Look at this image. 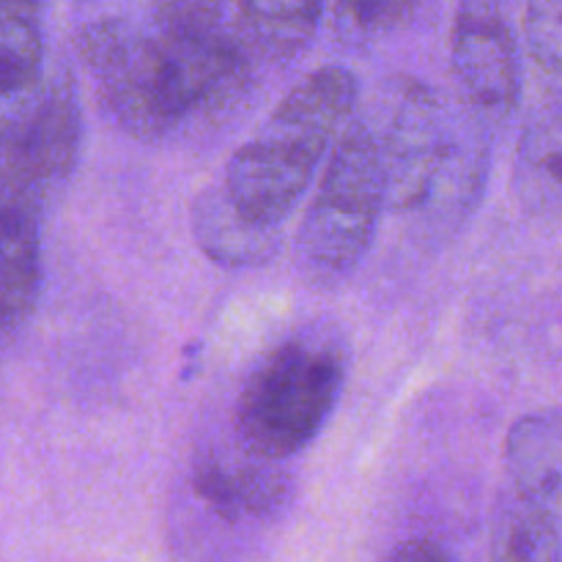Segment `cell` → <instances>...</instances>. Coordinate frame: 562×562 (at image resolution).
Wrapping results in <instances>:
<instances>
[{
	"label": "cell",
	"instance_id": "16",
	"mask_svg": "<svg viewBox=\"0 0 562 562\" xmlns=\"http://www.w3.org/2000/svg\"><path fill=\"white\" fill-rule=\"evenodd\" d=\"M492 562H562V530L516 492L494 510Z\"/></svg>",
	"mask_w": 562,
	"mask_h": 562
},
{
	"label": "cell",
	"instance_id": "7",
	"mask_svg": "<svg viewBox=\"0 0 562 562\" xmlns=\"http://www.w3.org/2000/svg\"><path fill=\"white\" fill-rule=\"evenodd\" d=\"M450 69L461 102L499 132L521 104V58L503 0H461L450 27Z\"/></svg>",
	"mask_w": 562,
	"mask_h": 562
},
{
	"label": "cell",
	"instance_id": "18",
	"mask_svg": "<svg viewBox=\"0 0 562 562\" xmlns=\"http://www.w3.org/2000/svg\"><path fill=\"white\" fill-rule=\"evenodd\" d=\"M521 38L532 64L562 86V0H525Z\"/></svg>",
	"mask_w": 562,
	"mask_h": 562
},
{
	"label": "cell",
	"instance_id": "9",
	"mask_svg": "<svg viewBox=\"0 0 562 562\" xmlns=\"http://www.w3.org/2000/svg\"><path fill=\"white\" fill-rule=\"evenodd\" d=\"M497 132L483 124L464 104L456 132L453 151L434 187L423 212L412 220V234L423 241L450 239L467 225L486 198L488 173H492V146Z\"/></svg>",
	"mask_w": 562,
	"mask_h": 562
},
{
	"label": "cell",
	"instance_id": "5",
	"mask_svg": "<svg viewBox=\"0 0 562 562\" xmlns=\"http://www.w3.org/2000/svg\"><path fill=\"white\" fill-rule=\"evenodd\" d=\"M82 110L75 75L64 66L33 91L3 102V201L47 209L77 168Z\"/></svg>",
	"mask_w": 562,
	"mask_h": 562
},
{
	"label": "cell",
	"instance_id": "1",
	"mask_svg": "<svg viewBox=\"0 0 562 562\" xmlns=\"http://www.w3.org/2000/svg\"><path fill=\"white\" fill-rule=\"evenodd\" d=\"M75 53L104 113L140 143L231 119L256 82L258 55L223 11L154 9L151 25L99 16L77 27Z\"/></svg>",
	"mask_w": 562,
	"mask_h": 562
},
{
	"label": "cell",
	"instance_id": "21",
	"mask_svg": "<svg viewBox=\"0 0 562 562\" xmlns=\"http://www.w3.org/2000/svg\"><path fill=\"white\" fill-rule=\"evenodd\" d=\"M503 3H505V5H508V3H516V0H503ZM521 3H525V0H521Z\"/></svg>",
	"mask_w": 562,
	"mask_h": 562
},
{
	"label": "cell",
	"instance_id": "10",
	"mask_svg": "<svg viewBox=\"0 0 562 562\" xmlns=\"http://www.w3.org/2000/svg\"><path fill=\"white\" fill-rule=\"evenodd\" d=\"M510 187L516 203L532 217L562 214V86L527 113L516 140Z\"/></svg>",
	"mask_w": 562,
	"mask_h": 562
},
{
	"label": "cell",
	"instance_id": "2",
	"mask_svg": "<svg viewBox=\"0 0 562 562\" xmlns=\"http://www.w3.org/2000/svg\"><path fill=\"white\" fill-rule=\"evenodd\" d=\"M357 99L360 82L346 66L302 77L225 162L220 181L234 206L258 225H283L355 121Z\"/></svg>",
	"mask_w": 562,
	"mask_h": 562
},
{
	"label": "cell",
	"instance_id": "12",
	"mask_svg": "<svg viewBox=\"0 0 562 562\" xmlns=\"http://www.w3.org/2000/svg\"><path fill=\"white\" fill-rule=\"evenodd\" d=\"M192 236L209 261L225 269L272 263L283 247V225H258L231 201L223 181L198 192L192 203Z\"/></svg>",
	"mask_w": 562,
	"mask_h": 562
},
{
	"label": "cell",
	"instance_id": "17",
	"mask_svg": "<svg viewBox=\"0 0 562 562\" xmlns=\"http://www.w3.org/2000/svg\"><path fill=\"white\" fill-rule=\"evenodd\" d=\"M420 0H329L335 31L349 44H368L401 31Z\"/></svg>",
	"mask_w": 562,
	"mask_h": 562
},
{
	"label": "cell",
	"instance_id": "6",
	"mask_svg": "<svg viewBox=\"0 0 562 562\" xmlns=\"http://www.w3.org/2000/svg\"><path fill=\"white\" fill-rule=\"evenodd\" d=\"M464 102H450L437 86L417 77L390 80L382 119L373 124L387 176L390 212L406 223L431 198L459 132Z\"/></svg>",
	"mask_w": 562,
	"mask_h": 562
},
{
	"label": "cell",
	"instance_id": "8",
	"mask_svg": "<svg viewBox=\"0 0 562 562\" xmlns=\"http://www.w3.org/2000/svg\"><path fill=\"white\" fill-rule=\"evenodd\" d=\"M198 497L225 521L272 519L289 505L294 481L283 461L239 450H203L192 467Z\"/></svg>",
	"mask_w": 562,
	"mask_h": 562
},
{
	"label": "cell",
	"instance_id": "11",
	"mask_svg": "<svg viewBox=\"0 0 562 562\" xmlns=\"http://www.w3.org/2000/svg\"><path fill=\"white\" fill-rule=\"evenodd\" d=\"M505 470L514 492L562 530V412H527L505 434Z\"/></svg>",
	"mask_w": 562,
	"mask_h": 562
},
{
	"label": "cell",
	"instance_id": "19",
	"mask_svg": "<svg viewBox=\"0 0 562 562\" xmlns=\"http://www.w3.org/2000/svg\"><path fill=\"white\" fill-rule=\"evenodd\" d=\"M387 562H456L445 552L439 543L426 541V538H415V541H406L390 554Z\"/></svg>",
	"mask_w": 562,
	"mask_h": 562
},
{
	"label": "cell",
	"instance_id": "3",
	"mask_svg": "<svg viewBox=\"0 0 562 562\" xmlns=\"http://www.w3.org/2000/svg\"><path fill=\"white\" fill-rule=\"evenodd\" d=\"M349 376L338 329L313 324L280 340L247 376L234 409L239 445L263 459L302 453L333 417Z\"/></svg>",
	"mask_w": 562,
	"mask_h": 562
},
{
	"label": "cell",
	"instance_id": "20",
	"mask_svg": "<svg viewBox=\"0 0 562 562\" xmlns=\"http://www.w3.org/2000/svg\"><path fill=\"white\" fill-rule=\"evenodd\" d=\"M225 0H157V9H212L223 11Z\"/></svg>",
	"mask_w": 562,
	"mask_h": 562
},
{
	"label": "cell",
	"instance_id": "14",
	"mask_svg": "<svg viewBox=\"0 0 562 562\" xmlns=\"http://www.w3.org/2000/svg\"><path fill=\"white\" fill-rule=\"evenodd\" d=\"M329 0H236L239 31L258 58L291 60L316 38Z\"/></svg>",
	"mask_w": 562,
	"mask_h": 562
},
{
	"label": "cell",
	"instance_id": "13",
	"mask_svg": "<svg viewBox=\"0 0 562 562\" xmlns=\"http://www.w3.org/2000/svg\"><path fill=\"white\" fill-rule=\"evenodd\" d=\"M3 272H0V302H3L5 340L14 338L33 316L42 291V212L20 201H3Z\"/></svg>",
	"mask_w": 562,
	"mask_h": 562
},
{
	"label": "cell",
	"instance_id": "4",
	"mask_svg": "<svg viewBox=\"0 0 562 562\" xmlns=\"http://www.w3.org/2000/svg\"><path fill=\"white\" fill-rule=\"evenodd\" d=\"M390 212L379 137L355 119L335 143L294 236V263L305 283H344L366 261L382 214Z\"/></svg>",
	"mask_w": 562,
	"mask_h": 562
},
{
	"label": "cell",
	"instance_id": "15",
	"mask_svg": "<svg viewBox=\"0 0 562 562\" xmlns=\"http://www.w3.org/2000/svg\"><path fill=\"white\" fill-rule=\"evenodd\" d=\"M44 77L42 0H0L3 102L33 91Z\"/></svg>",
	"mask_w": 562,
	"mask_h": 562
}]
</instances>
